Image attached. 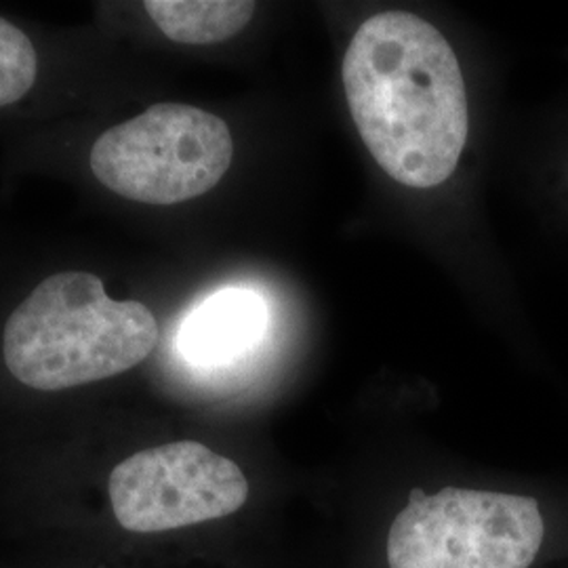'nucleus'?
<instances>
[{"instance_id":"1","label":"nucleus","mask_w":568,"mask_h":568,"mask_svg":"<svg viewBox=\"0 0 568 568\" xmlns=\"http://www.w3.org/2000/svg\"><path fill=\"white\" fill-rule=\"evenodd\" d=\"M345 98L371 156L427 190L455 173L469 131L466 82L447 39L406 11L366 20L345 51Z\"/></svg>"},{"instance_id":"2","label":"nucleus","mask_w":568,"mask_h":568,"mask_svg":"<svg viewBox=\"0 0 568 568\" xmlns=\"http://www.w3.org/2000/svg\"><path fill=\"white\" fill-rule=\"evenodd\" d=\"M156 342L159 323L148 305L112 300L95 274L60 272L11 312L2 354L23 386L58 392L121 375Z\"/></svg>"},{"instance_id":"3","label":"nucleus","mask_w":568,"mask_h":568,"mask_svg":"<svg viewBox=\"0 0 568 568\" xmlns=\"http://www.w3.org/2000/svg\"><path fill=\"white\" fill-rule=\"evenodd\" d=\"M234 140L220 116L159 103L110 126L91 148V171L116 196L143 204L185 203L222 182Z\"/></svg>"},{"instance_id":"4","label":"nucleus","mask_w":568,"mask_h":568,"mask_svg":"<svg viewBox=\"0 0 568 568\" xmlns=\"http://www.w3.org/2000/svg\"><path fill=\"white\" fill-rule=\"evenodd\" d=\"M532 497L413 488L387 535L389 568H528L544 544Z\"/></svg>"},{"instance_id":"5","label":"nucleus","mask_w":568,"mask_h":568,"mask_svg":"<svg viewBox=\"0 0 568 568\" xmlns=\"http://www.w3.org/2000/svg\"><path fill=\"white\" fill-rule=\"evenodd\" d=\"M110 501L119 525L163 532L225 518L243 508V469L201 443L143 448L110 474Z\"/></svg>"},{"instance_id":"6","label":"nucleus","mask_w":568,"mask_h":568,"mask_svg":"<svg viewBox=\"0 0 568 568\" xmlns=\"http://www.w3.org/2000/svg\"><path fill=\"white\" fill-rule=\"evenodd\" d=\"M265 325L267 307L257 293L225 288L192 310L180 328L178 347L192 365H227L262 339Z\"/></svg>"},{"instance_id":"7","label":"nucleus","mask_w":568,"mask_h":568,"mask_svg":"<svg viewBox=\"0 0 568 568\" xmlns=\"http://www.w3.org/2000/svg\"><path fill=\"white\" fill-rule=\"evenodd\" d=\"M143 7L166 39L182 44L227 41L255 16L248 0H148Z\"/></svg>"},{"instance_id":"8","label":"nucleus","mask_w":568,"mask_h":568,"mask_svg":"<svg viewBox=\"0 0 568 568\" xmlns=\"http://www.w3.org/2000/svg\"><path fill=\"white\" fill-rule=\"evenodd\" d=\"M37 72L39 58L28 34L0 18V108L20 102L34 87Z\"/></svg>"}]
</instances>
